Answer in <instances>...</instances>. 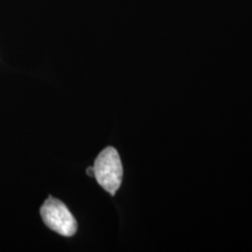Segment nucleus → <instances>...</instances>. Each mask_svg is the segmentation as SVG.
<instances>
[{
    "label": "nucleus",
    "mask_w": 252,
    "mask_h": 252,
    "mask_svg": "<svg viewBox=\"0 0 252 252\" xmlns=\"http://www.w3.org/2000/svg\"><path fill=\"white\" fill-rule=\"evenodd\" d=\"M94 176L99 186L115 195L121 187L123 179V167L121 158L113 147H106L94 160Z\"/></svg>",
    "instance_id": "obj_1"
},
{
    "label": "nucleus",
    "mask_w": 252,
    "mask_h": 252,
    "mask_svg": "<svg viewBox=\"0 0 252 252\" xmlns=\"http://www.w3.org/2000/svg\"><path fill=\"white\" fill-rule=\"evenodd\" d=\"M43 223L50 230L64 237H71L77 231V222L62 201L49 196L40 209Z\"/></svg>",
    "instance_id": "obj_2"
},
{
    "label": "nucleus",
    "mask_w": 252,
    "mask_h": 252,
    "mask_svg": "<svg viewBox=\"0 0 252 252\" xmlns=\"http://www.w3.org/2000/svg\"><path fill=\"white\" fill-rule=\"evenodd\" d=\"M87 172H88V174H89L90 176H93L94 175V167H89V168L87 169Z\"/></svg>",
    "instance_id": "obj_3"
}]
</instances>
